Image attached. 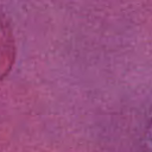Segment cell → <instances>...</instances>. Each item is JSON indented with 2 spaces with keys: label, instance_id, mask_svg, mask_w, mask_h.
I'll return each mask as SVG.
<instances>
[{
  "label": "cell",
  "instance_id": "cell-1",
  "mask_svg": "<svg viewBox=\"0 0 152 152\" xmlns=\"http://www.w3.org/2000/svg\"><path fill=\"white\" fill-rule=\"evenodd\" d=\"M148 147H150V152H152V121L148 128Z\"/></svg>",
  "mask_w": 152,
  "mask_h": 152
}]
</instances>
